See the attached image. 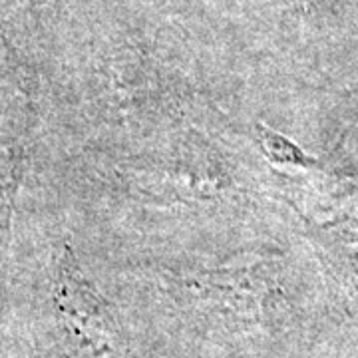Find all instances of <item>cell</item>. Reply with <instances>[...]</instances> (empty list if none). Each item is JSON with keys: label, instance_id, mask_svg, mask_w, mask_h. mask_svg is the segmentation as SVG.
Here are the masks:
<instances>
[{"label": "cell", "instance_id": "1", "mask_svg": "<svg viewBox=\"0 0 358 358\" xmlns=\"http://www.w3.org/2000/svg\"><path fill=\"white\" fill-rule=\"evenodd\" d=\"M257 141H259V148L263 150V154L267 155L271 162H275V164L294 167L319 166V162L313 155L305 154V150L299 148L293 140L285 138L282 134L267 128L263 124L257 126Z\"/></svg>", "mask_w": 358, "mask_h": 358}]
</instances>
